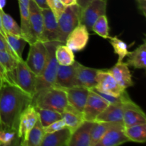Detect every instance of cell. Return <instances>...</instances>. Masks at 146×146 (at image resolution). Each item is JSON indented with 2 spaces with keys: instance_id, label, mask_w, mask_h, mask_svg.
<instances>
[{
  "instance_id": "obj_1",
  "label": "cell",
  "mask_w": 146,
  "mask_h": 146,
  "mask_svg": "<svg viewBox=\"0 0 146 146\" xmlns=\"http://www.w3.org/2000/svg\"><path fill=\"white\" fill-rule=\"evenodd\" d=\"M32 98L17 85L6 84L0 88V129L17 132L20 115Z\"/></svg>"
},
{
  "instance_id": "obj_2",
  "label": "cell",
  "mask_w": 146,
  "mask_h": 146,
  "mask_svg": "<svg viewBox=\"0 0 146 146\" xmlns=\"http://www.w3.org/2000/svg\"><path fill=\"white\" fill-rule=\"evenodd\" d=\"M31 104L37 108L53 110L61 113L68 105L65 89L56 86L37 92L33 97Z\"/></svg>"
},
{
  "instance_id": "obj_3",
  "label": "cell",
  "mask_w": 146,
  "mask_h": 146,
  "mask_svg": "<svg viewBox=\"0 0 146 146\" xmlns=\"http://www.w3.org/2000/svg\"><path fill=\"white\" fill-rule=\"evenodd\" d=\"M46 48V58L45 65L41 74L36 78V93L54 85L58 64L56 58V47L62 43L57 41L44 42Z\"/></svg>"
},
{
  "instance_id": "obj_4",
  "label": "cell",
  "mask_w": 146,
  "mask_h": 146,
  "mask_svg": "<svg viewBox=\"0 0 146 146\" xmlns=\"http://www.w3.org/2000/svg\"><path fill=\"white\" fill-rule=\"evenodd\" d=\"M81 9L77 4L66 7L64 12L58 19V41L65 44L69 33L80 24Z\"/></svg>"
},
{
  "instance_id": "obj_5",
  "label": "cell",
  "mask_w": 146,
  "mask_h": 146,
  "mask_svg": "<svg viewBox=\"0 0 146 146\" xmlns=\"http://www.w3.org/2000/svg\"><path fill=\"white\" fill-rule=\"evenodd\" d=\"M36 78L37 76L29 68L25 61L21 59L17 61L15 74L16 84L32 98L36 93Z\"/></svg>"
},
{
  "instance_id": "obj_6",
  "label": "cell",
  "mask_w": 146,
  "mask_h": 146,
  "mask_svg": "<svg viewBox=\"0 0 146 146\" xmlns=\"http://www.w3.org/2000/svg\"><path fill=\"white\" fill-rule=\"evenodd\" d=\"M38 119V114L33 104H29L22 111L19 121L17 137L19 145L24 146L29 132Z\"/></svg>"
},
{
  "instance_id": "obj_7",
  "label": "cell",
  "mask_w": 146,
  "mask_h": 146,
  "mask_svg": "<svg viewBox=\"0 0 146 146\" xmlns=\"http://www.w3.org/2000/svg\"><path fill=\"white\" fill-rule=\"evenodd\" d=\"M95 88L98 92L113 97H119L126 89L121 88L108 70H98L96 75V85Z\"/></svg>"
},
{
  "instance_id": "obj_8",
  "label": "cell",
  "mask_w": 146,
  "mask_h": 146,
  "mask_svg": "<svg viewBox=\"0 0 146 146\" xmlns=\"http://www.w3.org/2000/svg\"><path fill=\"white\" fill-rule=\"evenodd\" d=\"M46 58V48L43 41H36L29 44V51L25 62L37 76L41 74L44 68Z\"/></svg>"
},
{
  "instance_id": "obj_9",
  "label": "cell",
  "mask_w": 146,
  "mask_h": 146,
  "mask_svg": "<svg viewBox=\"0 0 146 146\" xmlns=\"http://www.w3.org/2000/svg\"><path fill=\"white\" fill-rule=\"evenodd\" d=\"M109 102L101 96L94 89H90L86 103L83 111L84 121H94L108 107Z\"/></svg>"
},
{
  "instance_id": "obj_10",
  "label": "cell",
  "mask_w": 146,
  "mask_h": 146,
  "mask_svg": "<svg viewBox=\"0 0 146 146\" xmlns=\"http://www.w3.org/2000/svg\"><path fill=\"white\" fill-rule=\"evenodd\" d=\"M107 0H92L81 10L80 23L84 24L91 31L97 19L106 13Z\"/></svg>"
},
{
  "instance_id": "obj_11",
  "label": "cell",
  "mask_w": 146,
  "mask_h": 146,
  "mask_svg": "<svg viewBox=\"0 0 146 146\" xmlns=\"http://www.w3.org/2000/svg\"><path fill=\"white\" fill-rule=\"evenodd\" d=\"M29 32L31 44L36 41H41L44 29V17L42 10L33 0L29 1Z\"/></svg>"
},
{
  "instance_id": "obj_12",
  "label": "cell",
  "mask_w": 146,
  "mask_h": 146,
  "mask_svg": "<svg viewBox=\"0 0 146 146\" xmlns=\"http://www.w3.org/2000/svg\"><path fill=\"white\" fill-rule=\"evenodd\" d=\"M89 36V31L86 27L80 23L69 33L65 44L73 51H81L86 46Z\"/></svg>"
},
{
  "instance_id": "obj_13",
  "label": "cell",
  "mask_w": 146,
  "mask_h": 146,
  "mask_svg": "<svg viewBox=\"0 0 146 146\" xmlns=\"http://www.w3.org/2000/svg\"><path fill=\"white\" fill-rule=\"evenodd\" d=\"M98 70L85 66L76 61L75 86H82L88 89L95 88Z\"/></svg>"
},
{
  "instance_id": "obj_14",
  "label": "cell",
  "mask_w": 146,
  "mask_h": 146,
  "mask_svg": "<svg viewBox=\"0 0 146 146\" xmlns=\"http://www.w3.org/2000/svg\"><path fill=\"white\" fill-rule=\"evenodd\" d=\"M41 10L44 17V29L41 41H58L59 32L56 17L49 8Z\"/></svg>"
},
{
  "instance_id": "obj_15",
  "label": "cell",
  "mask_w": 146,
  "mask_h": 146,
  "mask_svg": "<svg viewBox=\"0 0 146 146\" xmlns=\"http://www.w3.org/2000/svg\"><path fill=\"white\" fill-rule=\"evenodd\" d=\"M124 128L123 123H118L104 134L96 146H118L128 142Z\"/></svg>"
},
{
  "instance_id": "obj_16",
  "label": "cell",
  "mask_w": 146,
  "mask_h": 146,
  "mask_svg": "<svg viewBox=\"0 0 146 146\" xmlns=\"http://www.w3.org/2000/svg\"><path fill=\"white\" fill-rule=\"evenodd\" d=\"M123 123L124 127L146 123L145 113L139 106L132 101V99L125 103L123 115Z\"/></svg>"
},
{
  "instance_id": "obj_17",
  "label": "cell",
  "mask_w": 146,
  "mask_h": 146,
  "mask_svg": "<svg viewBox=\"0 0 146 146\" xmlns=\"http://www.w3.org/2000/svg\"><path fill=\"white\" fill-rule=\"evenodd\" d=\"M95 122L84 121L71 133L68 146H90L91 133Z\"/></svg>"
},
{
  "instance_id": "obj_18",
  "label": "cell",
  "mask_w": 146,
  "mask_h": 146,
  "mask_svg": "<svg viewBox=\"0 0 146 146\" xmlns=\"http://www.w3.org/2000/svg\"><path fill=\"white\" fill-rule=\"evenodd\" d=\"M66 92L68 104L83 114L90 89L82 86L64 88Z\"/></svg>"
},
{
  "instance_id": "obj_19",
  "label": "cell",
  "mask_w": 146,
  "mask_h": 146,
  "mask_svg": "<svg viewBox=\"0 0 146 146\" xmlns=\"http://www.w3.org/2000/svg\"><path fill=\"white\" fill-rule=\"evenodd\" d=\"M108 71L111 74L117 84L123 89H127L133 86L134 83L132 79V75L125 62H117Z\"/></svg>"
},
{
  "instance_id": "obj_20",
  "label": "cell",
  "mask_w": 146,
  "mask_h": 146,
  "mask_svg": "<svg viewBox=\"0 0 146 146\" xmlns=\"http://www.w3.org/2000/svg\"><path fill=\"white\" fill-rule=\"evenodd\" d=\"M76 61L72 65H58L54 85L62 88L75 86Z\"/></svg>"
},
{
  "instance_id": "obj_21",
  "label": "cell",
  "mask_w": 146,
  "mask_h": 146,
  "mask_svg": "<svg viewBox=\"0 0 146 146\" xmlns=\"http://www.w3.org/2000/svg\"><path fill=\"white\" fill-rule=\"evenodd\" d=\"M126 102L110 104L108 107L97 117L95 122L123 123V115Z\"/></svg>"
},
{
  "instance_id": "obj_22",
  "label": "cell",
  "mask_w": 146,
  "mask_h": 146,
  "mask_svg": "<svg viewBox=\"0 0 146 146\" xmlns=\"http://www.w3.org/2000/svg\"><path fill=\"white\" fill-rule=\"evenodd\" d=\"M71 133L68 127L51 133H46L41 146H68Z\"/></svg>"
},
{
  "instance_id": "obj_23",
  "label": "cell",
  "mask_w": 146,
  "mask_h": 146,
  "mask_svg": "<svg viewBox=\"0 0 146 146\" xmlns=\"http://www.w3.org/2000/svg\"><path fill=\"white\" fill-rule=\"evenodd\" d=\"M128 59L126 63L128 66L137 69H145L146 68V43L137 47L134 51L128 53Z\"/></svg>"
},
{
  "instance_id": "obj_24",
  "label": "cell",
  "mask_w": 146,
  "mask_h": 146,
  "mask_svg": "<svg viewBox=\"0 0 146 146\" xmlns=\"http://www.w3.org/2000/svg\"><path fill=\"white\" fill-rule=\"evenodd\" d=\"M30 0H18L19 7L20 19H21V36L27 41V44H31V36L29 32V6Z\"/></svg>"
},
{
  "instance_id": "obj_25",
  "label": "cell",
  "mask_w": 146,
  "mask_h": 146,
  "mask_svg": "<svg viewBox=\"0 0 146 146\" xmlns=\"http://www.w3.org/2000/svg\"><path fill=\"white\" fill-rule=\"evenodd\" d=\"M61 115L66 126L68 127L71 132L75 131L84 121L83 114L70 105L67 106L64 112L61 113Z\"/></svg>"
},
{
  "instance_id": "obj_26",
  "label": "cell",
  "mask_w": 146,
  "mask_h": 146,
  "mask_svg": "<svg viewBox=\"0 0 146 146\" xmlns=\"http://www.w3.org/2000/svg\"><path fill=\"white\" fill-rule=\"evenodd\" d=\"M5 38L13 56L18 61L23 59L22 54L24 47L27 44V41L21 36L10 34H6Z\"/></svg>"
},
{
  "instance_id": "obj_27",
  "label": "cell",
  "mask_w": 146,
  "mask_h": 146,
  "mask_svg": "<svg viewBox=\"0 0 146 146\" xmlns=\"http://www.w3.org/2000/svg\"><path fill=\"white\" fill-rule=\"evenodd\" d=\"M124 132L129 141L143 143L146 141V123L125 127Z\"/></svg>"
},
{
  "instance_id": "obj_28",
  "label": "cell",
  "mask_w": 146,
  "mask_h": 146,
  "mask_svg": "<svg viewBox=\"0 0 146 146\" xmlns=\"http://www.w3.org/2000/svg\"><path fill=\"white\" fill-rule=\"evenodd\" d=\"M55 56L58 65L70 66L75 62L74 51L66 45L59 44L55 51Z\"/></svg>"
},
{
  "instance_id": "obj_29",
  "label": "cell",
  "mask_w": 146,
  "mask_h": 146,
  "mask_svg": "<svg viewBox=\"0 0 146 146\" xmlns=\"http://www.w3.org/2000/svg\"><path fill=\"white\" fill-rule=\"evenodd\" d=\"M118 123L114 122H95L91 133L90 146H96L104 134Z\"/></svg>"
},
{
  "instance_id": "obj_30",
  "label": "cell",
  "mask_w": 146,
  "mask_h": 146,
  "mask_svg": "<svg viewBox=\"0 0 146 146\" xmlns=\"http://www.w3.org/2000/svg\"><path fill=\"white\" fill-rule=\"evenodd\" d=\"M45 134L44 127L41 125L38 118L35 125L29 133L24 146H41Z\"/></svg>"
},
{
  "instance_id": "obj_31",
  "label": "cell",
  "mask_w": 146,
  "mask_h": 146,
  "mask_svg": "<svg viewBox=\"0 0 146 146\" xmlns=\"http://www.w3.org/2000/svg\"><path fill=\"white\" fill-rule=\"evenodd\" d=\"M35 108L38 114L40 122L44 128L62 118V115L61 113L58 112V111L46 109V108H37V107H35Z\"/></svg>"
},
{
  "instance_id": "obj_32",
  "label": "cell",
  "mask_w": 146,
  "mask_h": 146,
  "mask_svg": "<svg viewBox=\"0 0 146 146\" xmlns=\"http://www.w3.org/2000/svg\"><path fill=\"white\" fill-rule=\"evenodd\" d=\"M0 11H1L3 28H4L6 34H10L12 35L21 36V29L17 21L3 9L0 10Z\"/></svg>"
},
{
  "instance_id": "obj_33",
  "label": "cell",
  "mask_w": 146,
  "mask_h": 146,
  "mask_svg": "<svg viewBox=\"0 0 146 146\" xmlns=\"http://www.w3.org/2000/svg\"><path fill=\"white\" fill-rule=\"evenodd\" d=\"M91 30L103 38H108L110 28L108 18L106 14L101 16L97 19L96 21L93 24Z\"/></svg>"
},
{
  "instance_id": "obj_34",
  "label": "cell",
  "mask_w": 146,
  "mask_h": 146,
  "mask_svg": "<svg viewBox=\"0 0 146 146\" xmlns=\"http://www.w3.org/2000/svg\"><path fill=\"white\" fill-rule=\"evenodd\" d=\"M108 38H109L111 46L113 48L114 53L118 56L117 62L123 61L124 58L127 56L128 53V46L126 43L118 38L117 36H109Z\"/></svg>"
},
{
  "instance_id": "obj_35",
  "label": "cell",
  "mask_w": 146,
  "mask_h": 146,
  "mask_svg": "<svg viewBox=\"0 0 146 146\" xmlns=\"http://www.w3.org/2000/svg\"><path fill=\"white\" fill-rule=\"evenodd\" d=\"M17 140L19 141L17 131L0 129V145H11Z\"/></svg>"
},
{
  "instance_id": "obj_36",
  "label": "cell",
  "mask_w": 146,
  "mask_h": 146,
  "mask_svg": "<svg viewBox=\"0 0 146 146\" xmlns=\"http://www.w3.org/2000/svg\"><path fill=\"white\" fill-rule=\"evenodd\" d=\"M46 3L48 8L53 11V13L58 20L60 16L65 10L66 7L63 5L58 0H46Z\"/></svg>"
},
{
  "instance_id": "obj_37",
  "label": "cell",
  "mask_w": 146,
  "mask_h": 146,
  "mask_svg": "<svg viewBox=\"0 0 146 146\" xmlns=\"http://www.w3.org/2000/svg\"><path fill=\"white\" fill-rule=\"evenodd\" d=\"M65 127H66V126L65 122L61 118V119L58 120V121H55V122L48 125V126L44 128V132H45V133H54L55 131H59V130L62 129V128H65Z\"/></svg>"
},
{
  "instance_id": "obj_38",
  "label": "cell",
  "mask_w": 146,
  "mask_h": 146,
  "mask_svg": "<svg viewBox=\"0 0 146 146\" xmlns=\"http://www.w3.org/2000/svg\"><path fill=\"white\" fill-rule=\"evenodd\" d=\"M0 50H1V51H7V52L9 53L11 55H12L9 48V46L8 44H7V41H6L5 37H4L1 33H0Z\"/></svg>"
},
{
  "instance_id": "obj_39",
  "label": "cell",
  "mask_w": 146,
  "mask_h": 146,
  "mask_svg": "<svg viewBox=\"0 0 146 146\" xmlns=\"http://www.w3.org/2000/svg\"><path fill=\"white\" fill-rule=\"evenodd\" d=\"M35 2V4L39 7L41 9H48V5H47L46 0H33Z\"/></svg>"
},
{
  "instance_id": "obj_40",
  "label": "cell",
  "mask_w": 146,
  "mask_h": 146,
  "mask_svg": "<svg viewBox=\"0 0 146 146\" xmlns=\"http://www.w3.org/2000/svg\"><path fill=\"white\" fill-rule=\"evenodd\" d=\"M58 1L66 7L77 4V0H58Z\"/></svg>"
},
{
  "instance_id": "obj_41",
  "label": "cell",
  "mask_w": 146,
  "mask_h": 146,
  "mask_svg": "<svg viewBox=\"0 0 146 146\" xmlns=\"http://www.w3.org/2000/svg\"><path fill=\"white\" fill-rule=\"evenodd\" d=\"M91 1H92V0H77V5L81 8V10H82L83 9L85 8Z\"/></svg>"
},
{
  "instance_id": "obj_42",
  "label": "cell",
  "mask_w": 146,
  "mask_h": 146,
  "mask_svg": "<svg viewBox=\"0 0 146 146\" xmlns=\"http://www.w3.org/2000/svg\"><path fill=\"white\" fill-rule=\"evenodd\" d=\"M1 10V9H0ZM0 33L4 36V37L6 36V33L4 31V28H3V25H2V21H1V11H0Z\"/></svg>"
},
{
  "instance_id": "obj_43",
  "label": "cell",
  "mask_w": 146,
  "mask_h": 146,
  "mask_svg": "<svg viewBox=\"0 0 146 146\" xmlns=\"http://www.w3.org/2000/svg\"><path fill=\"white\" fill-rule=\"evenodd\" d=\"M6 4V0H0V9H3Z\"/></svg>"
},
{
  "instance_id": "obj_44",
  "label": "cell",
  "mask_w": 146,
  "mask_h": 146,
  "mask_svg": "<svg viewBox=\"0 0 146 146\" xmlns=\"http://www.w3.org/2000/svg\"><path fill=\"white\" fill-rule=\"evenodd\" d=\"M4 85V82H3L2 79H1V76H0V88H1V86H3Z\"/></svg>"
}]
</instances>
